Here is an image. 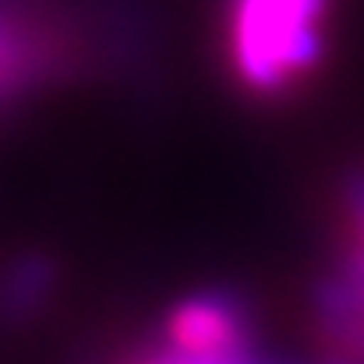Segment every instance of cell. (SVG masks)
I'll use <instances>...</instances> for the list:
<instances>
[{
	"label": "cell",
	"mask_w": 364,
	"mask_h": 364,
	"mask_svg": "<svg viewBox=\"0 0 364 364\" xmlns=\"http://www.w3.org/2000/svg\"><path fill=\"white\" fill-rule=\"evenodd\" d=\"M333 0H230L227 57L241 89L283 96L326 60V14Z\"/></svg>",
	"instance_id": "1"
},
{
	"label": "cell",
	"mask_w": 364,
	"mask_h": 364,
	"mask_svg": "<svg viewBox=\"0 0 364 364\" xmlns=\"http://www.w3.org/2000/svg\"><path fill=\"white\" fill-rule=\"evenodd\" d=\"M350 241H354V237H350ZM358 244H361V247H364V241H358Z\"/></svg>",
	"instance_id": "5"
},
{
	"label": "cell",
	"mask_w": 364,
	"mask_h": 364,
	"mask_svg": "<svg viewBox=\"0 0 364 364\" xmlns=\"http://www.w3.org/2000/svg\"><path fill=\"white\" fill-rule=\"evenodd\" d=\"M326 364H361V361H343V358H329Z\"/></svg>",
	"instance_id": "4"
},
{
	"label": "cell",
	"mask_w": 364,
	"mask_h": 364,
	"mask_svg": "<svg viewBox=\"0 0 364 364\" xmlns=\"http://www.w3.org/2000/svg\"><path fill=\"white\" fill-rule=\"evenodd\" d=\"M166 343L188 358H230L255 350V315L241 294L209 290L181 301L166 318Z\"/></svg>",
	"instance_id": "2"
},
{
	"label": "cell",
	"mask_w": 364,
	"mask_h": 364,
	"mask_svg": "<svg viewBox=\"0 0 364 364\" xmlns=\"http://www.w3.org/2000/svg\"><path fill=\"white\" fill-rule=\"evenodd\" d=\"M0 57H4V53H0Z\"/></svg>",
	"instance_id": "6"
},
{
	"label": "cell",
	"mask_w": 364,
	"mask_h": 364,
	"mask_svg": "<svg viewBox=\"0 0 364 364\" xmlns=\"http://www.w3.org/2000/svg\"><path fill=\"white\" fill-rule=\"evenodd\" d=\"M340 205L347 216V230L354 241H364V163L354 166L340 184Z\"/></svg>",
	"instance_id": "3"
}]
</instances>
